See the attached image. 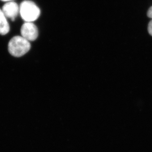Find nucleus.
<instances>
[{"label":"nucleus","mask_w":152,"mask_h":152,"mask_svg":"<svg viewBox=\"0 0 152 152\" xmlns=\"http://www.w3.org/2000/svg\"><path fill=\"white\" fill-rule=\"evenodd\" d=\"M31 44L29 41L21 36H16L12 38L8 44V50L12 56L21 57L29 51Z\"/></svg>","instance_id":"1"},{"label":"nucleus","mask_w":152,"mask_h":152,"mask_svg":"<svg viewBox=\"0 0 152 152\" xmlns=\"http://www.w3.org/2000/svg\"><path fill=\"white\" fill-rule=\"evenodd\" d=\"M19 13L25 22H31L37 20L40 15V10L31 1H24L19 6Z\"/></svg>","instance_id":"2"},{"label":"nucleus","mask_w":152,"mask_h":152,"mask_svg":"<svg viewBox=\"0 0 152 152\" xmlns=\"http://www.w3.org/2000/svg\"><path fill=\"white\" fill-rule=\"evenodd\" d=\"M21 36L28 41H34L38 37V28L33 22H25L20 30Z\"/></svg>","instance_id":"3"},{"label":"nucleus","mask_w":152,"mask_h":152,"mask_svg":"<svg viewBox=\"0 0 152 152\" xmlns=\"http://www.w3.org/2000/svg\"><path fill=\"white\" fill-rule=\"evenodd\" d=\"M1 10L6 18L14 21L19 13V7L15 1H7L3 6Z\"/></svg>","instance_id":"4"},{"label":"nucleus","mask_w":152,"mask_h":152,"mask_svg":"<svg viewBox=\"0 0 152 152\" xmlns=\"http://www.w3.org/2000/svg\"><path fill=\"white\" fill-rule=\"evenodd\" d=\"M10 27L6 16L0 9V35H5L9 32Z\"/></svg>","instance_id":"5"},{"label":"nucleus","mask_w":152,"mask_h":152,"mask_svg":"<svg viewBox=\"0 0 152 152\" xmlns=\"http://www.w3.org/2000/svg\"><path fill=\"white\" fill-rule=\"evenodd\" d=\"M148 31L150 35L152 36V19L148 24Z\"/></svg>","instance_id":"6"},{"label":"nucleus","mask_w":152,"mask_h":152,"mask_svg":"<svg viewBox=\"0 0 152 152\" xmlns=\"http://www.w3.org/2000/svg\"><path fill=\"white\" fill-rule=\"evenodd\" d=\"M147 16L152 19V6L150 7L147 12Z\"/></svg>","instance_id":"7"},{"label":"nucleus","mask_w":152,"mask_h":152,"mask_svg":"<svg viewBox=\"0 0 152 152\" xmlns=\"http://www.w3.org/2000/svg\"><path fill=\"white\" fill-rule=\"evenodd\" d=\"M1 1H13V0H1Z\"/></svg>","instance_id":"8"}]
</instances>
